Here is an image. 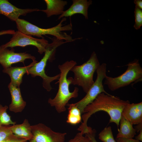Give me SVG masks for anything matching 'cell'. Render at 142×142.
Returning <instances> with one entry per match:
<instances>
[{"mask_svg": "<svg viewBox=\"0 0 142 142\" xmlns=\"http://www.w3.org/2000/svg\"><path fill=\"white\" fill-rule=\"evenodd\" d=\"M129 103V100L121 99L117 96L104 93L100 94L92 102L84 108V114L82 116L83 122L78 130L83 135L91 132L92 129L87 126L88 120L92 114L100 111L107 113L110 118L109 123H115L118 128L123 110Z\"/></svg>", "mask_w": 142, "mask_h": 142, "instance_id": "1", "label": "cell"}, {"mask_svg": "<svg viewBox=\"0 0 142 142\" xmlns=\"http://www.w3.org/2000/svg\"><path fill=\"white\" fill-rule=\"evenodd\" d=\"M76 64L75 61L71 60L58 66L60 71V76L58 81L56 83L59 84L58 91L55 97L53 99L49 98L48 102L51 106H54L59 113L65 111V106L70 99L78 96L79 89L77 87H75L72 92L69 91V86L72 84L73 78L69 77L67 78L68 72Z\"/></svg>", "mask_w": 142, "mask_h": 142, "instance_id": "2", "label": "cell"}, {"mask_svg": "<svg viewBox=\"0 0 142 142\" xmlns=\"http://www.w3.org/2000/svg\"><path fill=\"white\" fill-rule=\"evenodd\" d=\"M66 20V18H63L57 25L48 28H40L23 19L19 18L15 22L18 31L26 34L42 38H43V35H50L58 39L65 40L68 42L73 41L75 39H72L71 36L65 32H62L72 30V26L71 23L63 26V23Z\"/></svg>", "mask_w": 142, "mask_h": 142, "instance_id": "3", "label": "cell"}, {"mask_svg": "<svg viewBox=\"0 0 142 142\" xmlns=\"http://www.w3.org/2000/svg\"><path fill=\"white\" fill-rule=\"evenodd\" d=\"M100 65L97 54L93 52L87 61L71 69L70 71L74 74L71 84L81 87L87 93L94 82V74Z\"/></svg>", "mask_w": 142, "mask_h": 142, "instance_id": "4", "label": "cell"}, {"mask_svg": "<svg viewBox=\"0 0 142 142\" xmlns=\"http://www.w3.org/2000/svg\"><path fill=\"white\" fill-rule=\"evenodd\" d=\"M52 40V42L48 43L46 47V50L43 58L39 62H37L30 68L27 73V75L30 74L32 77H34L36 76L41 77L43 80V87L48 92L50 91L52 89L50 83L54 80H58L60 74L52 77L47 75L45 70L47 63L48 60H50L54 57L56 48L64 43L62 40L55 37Z\"/></svg>", "mask_w": 142, "mask_h": 142, "instance_id": "5", "label": "cell"}, {"mask_svg": "<svg viewBox=\"0 0 142 142\" xmlns=\"http://www.w3.org/2000/svg\"><path fill=\"white\" fill-rule=\"evenodd\" d=\"M124 72L119 76L112 77L106 76L104 84L112 91L142 80V68L138 60L129 63Z\"/></svg>", "mask_w": 142, "mask_h": 142, "instance_id": "6", "label": "cell"}, {"mask_svg": "<svg viewBox=\"0 0 142 142\" xmlns=\"http://www.w3.org/2000/svg\"><path fill=\"white\" fill-rule=\"evenodd\" d=\"M106 64L103 63L100 64L97 69L96 79L85 96L79 102L72 104L76 106L80 111L81 114L84 113V109L88 104L92 102L100 94L104 93L109 95L105 90L103 81L106 75Z\"/></svg>", "mask_w": 142, "mask_h": 142, "instance_id": "7", "label": "cell"}, {"mask_svg": "<svg viewBox=\"0 0 142 142\" xmlns=\"http://www.w3.org/2000/svg\"><path fill=\"white\" fill-rule=\"evenodd\" d=\"M48 43V41L44 38H35L18 30L15 31L9 42L1 45L5 48L34 46L37 48L39 53L42 54L45 51L46 47Z\"/></svg>", "mask_w": 142, "mask_h": 142, "instance_id": "8", "label": "cell"}, {"mask_svg": "<svg viewBox=\"0 0 142 142\" xmlns=\"http://www.w3.org/2000/svg\"><path fill=\"white\" fill-rule=\"evenodd\" d=\"M33 136L29 142H64L66 133L56 132L42 123L31 125Z\"/></svg>", "mask_w": 142, "mask_h": 142, "instance_id": "9", "label": "cell"}, {"mask_svg": "<svg viewBox=\"0 0 142 142\" xmlns=\"http://www.w3.org/2000/svg\"><path fill=\"white\" fill-rule=\"evenodd\" d=\"M27 59L36 60L35 57L26 52L16 53L13 48L9 50L0 46V64L3 69L11 67L12 64L19 62L24 63Z\"/></svg>", "mask_w": 142, "mask_h": 142, "instance_id": "10", "label": "cell"}, {"mask_svg": "<svg viewBox=\"0 0 142 142\" xmlns=\"http://www.w3.org/2000/svg\"><path fill=\"white\" fill-rule=\"evenodd\" d=\"M40 11L37 8L21 9L12 4L7 0H0V14L4 15L11 20L16 22L21 16Z\"/></svg>", "mask_w": 142, "mask_h": 142, "instance_id": "11", "label": "cell"}, {"mask_svg": "<svg viewBox=\"0 0 142 142\" xmlns=\"http://www.w3.org/2000/svg\"><path fill=\"white\" fill-rule=\"evenodd\" d=\"M121 115L133 125L142 123V102L129 103L123 109Z\"/></svg>", "mask_w": 142, "mask_h": 142, "instance_id": "12", "label": "cell"}, {"mask_svg": "<svg viewBox=\"0 0 142 142\" xmlns=\"http://www.w3.org/2000/svg\"><path fill=\"white\" fill-rule=\"evenodd\" d=\"M73 3L70 7L58 17V19L64 17H71L77 14H82L86 19L88 18V8L92 4L91 0H73Z\"/></svg>", "mask_w": 142, "mask_h": 142, "instance_id": "13", "label": "cell"}, {"mask_svg": "<svg viewBox=\"0 0 142 142\" xmlns=\"http://www.w3.org/2000/svg\"><path fill=\"white\" fill-rule=\"evenodd\" d=\"M38 62L36 60L33 61L29 65L24 67H10L4 69L3 72L10 76V83L17 87H19L22 82V78L24 74L27 73L28 69Z\"/></svg>", "mask_w": 142, "mask_h": 142, "instance_id": "14", "label": "cell"}, {"mask_svg": "<svg viewBox=\"0 0 142 142\" xmlns=\"http://www.w3.org/2000/svg\"><path fill=\"white\" fill-rule=\"evenodd\" d=\"M8 87L11 93V102L9 109L15 113L21 112L26 105V102L23 99L19 87H16L10 83Z\"/></svg>", "mask_w": 142, "mask_h": 142, "instance_id": "15", "label": "cell"}, {"mask_svg": "<svg viewBox=\"0 0 142 142\" xmlns=\"http://www.w3.org/2000/svg\"><path fill=\"white\" fill-rule=\"evenodd\" d=\"M44 1L47 5L46 9L40 11L45 13L47 17L61 15L64 11L65 6L67 4V1L61 0H44Z\"/></svg>", "mask_w": 142, "mask_h": 142, "instance_id": "16", "label": "cell"}, {"mask_svg": "<svg viewBox=\"0 0 142 142\" xmlns=\"http://www.w3.org/2000/svg\"><path fill=\"white\" fill-rule=\"evenodd\" d=\"M11 128L13 133L18 137L27 141L32 137L31 125L27 119H25L21 124L11 125Z\"/></svg>", "mask_w": 142, "mask_h": 142, "instance_id": "17", "label": "cell"}, {"mask_svg": "<svg viewBox=\"0 0 142 142\" xmlns=\"http://www.w3.org/2000/svg\"><path fill=\"white\" fill-rule=\"evenodd\" d=\"M120 128L116 138H123L130 139L134 138L136 134V131L133 125L122 115L119 122Z\"/></svg>", "mask_w": 142, "mask_h": 142, "instance_id": "18", "label": "cell"}, {"mask_svg": "<svg viewBox=\"0 0 142 142\" xmlns=\"http://www.w3.org/2000/svg\"><path fill=\"white\" fill-rule=\"evenodd\" d=\"M11 125L0 126V142H27V140L18 137L13 133Z\"/></svg>", "mask_w": 142, "mask_h": 142, "instance_id": "19", "label": "cell"}, {"mask_svg": "<svg viewBox=\"0 0 142 142\" xmlns=\"http://www.w3.org/2000/svg\"><path fill=\"white\" fill-rule=\"evenodd\" d=\"M67 105L69 106L67 122L72 125H75L81 122L82 114L80 110L72 104H67Z\"/></svg>", "mask_w": 142, "mask_h": 142, "instance_id": "20", "label": "cell"}, {"mask_svg": "<svg viewBox=\"0 0 142 142\" xmlns=\"http://www.w3.org/2000/svg\"><path fill=\"white\" fill-rule=\"evenodd\" d=\"M8 107L7 105L3 106L0 103V126L16 124L15 122L13 121L10 116L7 112Z\"/></svg>", "mask_w": 142, "mask_h": 142, "instance_id": "21", "label": "cell"}, {"mask_svg": "<svg viewBox=\"0 0 142 142\" xmlns=\"http://www.w3.org/2000/svg\"><path fill=\"white\" fill-rule=\"evenodd\" d=\"M98 135L99 139L103 142H116L114 138L110 126L104 128Z\"/></svg>", "mask_w": 142, "mask_h": 142, "instance_id": "22", "label": "cell"}, {"mask_svg": "<svg viewBox=\"0 0 142 142\" xmlns=\"http://www.w3.org/2000/svg\"><path fill=\"white\" fill-rule=\"evenodd\" d=\"M135 23L134 27L136 29H139L142 26V10L136 6L134 11Z\"/></svg>", "mask_w": 142, "mask_h": 142, "instance_id": "23", "label": "cell"}, {"mask_svg": "<svg viewBox=\"0 0 142 142\" xmlns=\"http://www.w3.org/2000/svg\"><path fill=\"white\" fill-rule=\"evenodd\" d=\"M80 132L78 133L73 139L68 142H92L90 139L85 135L84 136Z\"/></svg>", "mask_w": 142, "mask_h": 142, "instance_id": "24", "label": "cell"}, {"mask_svg": "<svg viewBox=\"0 0 142 142\" xmlns=\"http://www.w3.org/2000/svg\"><path fill=\"white\" fill-rule=\"evenodd\" d=\"M115 140L117 142H140L139 141L133 138L128 139L123 138H116Z\"/></svg>", "mask_w": 142, "mask_h": 142, "instance_id": "25", "label": "cell"}, {"mask_svg": "<svg viewBox=\"0 0 142 142\" xmlns=\"http://www.w3.org/2000/svg\"><path fill=\"white\" fill-rule=\"evenodd\" d=\"M96 131L95 129H92V131L90 133L85 134V135L88 137L91 140L92 142H97L95 138Z\"/></svg>", "mask_w": 142, "mask_h": 142, "instance_id": "26", "label": "cell"}, {"mask_svg": "<svg viewBox=\"0 0 142 142\" xmlns=\"http://www.w3.org/2000/svg\"><path fill=\"white\" fill-rule=\"evenodd\" d=\"M15 32L14 30L11 29L2 30L0 31V36L6 34L13 35L15 33Z\"/></svg>", "mask_w": 142, "mask_h": 142, "instance_id": "27", "label": "cell"}, {"mask_svg": "<svg viewBox=\"0 0 142 142\" xmlns=\"http://www.w3.org/2000/svg\"><path fill=\"white\" fill-rule=\"evenodd\" d=\"M136 6L140 9H142V1L141 0H135L134 1Z\"/></svg>", "mask_w": 142, "mask_h": 142, "instance_id": "28", "label": "cell"}, {"mask_svg": "<svg viewBox=\"0 0 142 142\" xmlns=\"http://www.w3.org/2000/svg\"><path fill=\"white\" fill-rule=\"evenodd\" d=\"M135 139L142 141V129L140 131L139 134L136 136Z\"/></svg>", "mask_w": 142, "mask_h": 142, "instance_id": "29", "label": "cell"}, {"mask_svg": "<svg viewBox=\"0 0 142 142\" xmlns=\"http://www.w3.org/2000/svg\"><path fill=\"white\" fill-rule=\"evenodd\" d=\"M135 129L136 132L138 133L140 130L142 129V123L137 124Z\"/></svg>", "mask_w": 142, "mask_h": 142, "instance_id": "30", "label": "cell"}]
</instances>
